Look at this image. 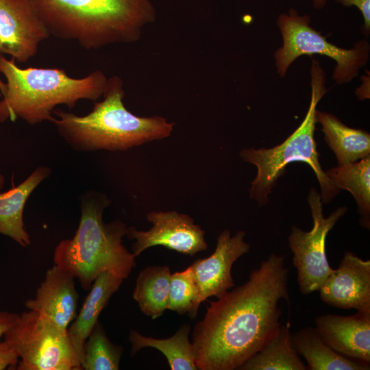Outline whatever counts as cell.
I'll return each instance as SVG.
<instances>
[{"mask_svg":"<svg viewBox=\"0 0 370 370\" xmlns=\"http://www.w3.org/2000/svg\"><path fill=\"white\" fill-rule=\"evenodd\" d=\"M284 260L271 254L246 282L209 302L192 335L198 370L238 369L275 333L279 302H289Z\"/></svg>","mask_w":370,"mask_h":370,"instance_id":"cell-1","label":"cell"},{"mask_svg":"<svg viewBox=\"0 0 370 370\" xmlns=\"http://www.w3.org/2000/svg\"><path fill=\"white\" fill-rule=\"evenodd\" d=\"M50 35L90 50L138 40L156 19L149 0H29Z\"/></svg>","mask_w":370,"mask_h":370,"instance_id":"cell-2","label":"cell"},{"mask_svg":"<svg viewBox=\"0 0 370 370\" xmlns=\"http://www.w3.org/2000/svg\"><path fill=\"white\" fill-rule=\"evenodd\" d=\"M123 80L113 76L108 79L103 100L95 101L90 113L77 116L54 110L58 119L53 117L50 122L64 140L79 151H124L169 137L174 123L162 116L141 117L127 110L123 101Z\"/></svg>","mask_w":370,"mask_h":370,"instance_id":"cell-3","label":"cell"},{"mask_svg":"<svg viewBox=\"0 0 370 370\" xmlns=\"http://www.w3.org/2000/svg\"><path fill=\"white\" fill-rule=\"evenodd\" d=\"M110 204L103 193L86 192L81 197V216L74 236L61 241L54 250V264L77 278L86 291L101 273L125 280L136 266V256L122 243L126 224L119 219L108 223L103 220Z\"/></svg>","mask_w":370,"mask_h":370,"instance_id":"cell-4","label":"cell"},{"mask_svg":"<svg viewBox=\"0 0 370 370\" xmlns=\"http://www.w3.org/2000/svg\"><path fill=\"white\" fill-rule=\"evenodd\" d=\"M0 73L6 90L0 100V122L20 118L29 125L51 121L58 105L74 108L81 99L97 101L104 92L108 79L101 71L82 78L69 77L58 68L18 67L14 58L0 53Z\"/></svg>","mask_w":370,"mask_h":370,"instance_id":"cell-5","label":"cell"},{"mask_svg":"<svg viewBox=\"0 0 370 370\" xmlns=\"http://www.w3.org/2000/svg\"><path fill=\"white\" fill-rule=\"evenodd\" d=\"M311 99L306 115L295 131L283 143L273 148L243 149L240 156L246 162L254 164L257 175L251 183L250 197L260 206L269 201V195L278 179L285 172L286 166L294 162H302L310 165L319 181L321 190V201L328 204L339 192L323 171L314 134L316 121V107L325 94V75L319 62L312 60Z\"/></svg>","mask_w":370,"mask_h":370,"instance_id":"cell-6","label":"cell"},{"mask_svg":"<svg viewBox=\"0 0 370 370\" xmlns=\"http://www.w3.org/2000/svg\"><path fill=\"white\" fill-rule=\"evenodd\" d=\"M278 25L283 38V45L275 53L278 73L283 77L293 62L302 55L320 54L336 61L332 78L338 84L350 82L359 69L367 63L369 45L360 40L354 48L345 49L326 40L325 37L310 26L308 15L299 16L291 9L282 14Z\"/></svg>","mask_w":370,"mask_h":370,"instance_id":"cell-7","label":"cell"},{"mask_svg":"<svg viewBox=\"0 0 370 370\" xmlns=\"http://www.w3.org/2000/svg\"><path fill=\"white\" fill-rule=\"evenodd\" d=\"M3 340L20 358L16 369H82L67 330L33 310L19 314L5 333Z\"/></svg>","mask_w":370,"mask_h":370,"instance_id":"cell-8","label":"cell"},{"mask_svg":"<svg viewBox=\"0 0 370 370\" xmlns=\"http://www.w3.org/2000/svg\"><path fill=\"white\" fill-rule=\"evenodd\" d=\"M308 202L313 221L312 230L304 232L293 225L288 239L293 254V264L297 271V283L303 295L319 291L333 271L325 254V239L347 210L345 206L339 207L329 217H325L321 195L314 188L309 191Z\"/></svg>","mask_w":370,"mask_h":370,"instance_id":"cell-9","label":"cell"},{"mask_svg":"<svg viewBox=\"0 0 370 370\" xmlns=\"http://www.w3.org/2000/svg\"><path fill=\"white\" fill-rule=\"evenodd\" d=\"M147 219L152 224L147 231L127 227L125 236L135 239L132 250L136 257L145 249L158 245L190 256L208 248L204 230L186 214L152 211L147 214Z\"/></svg>","mask_w":370,"mask_h":370,"instance_id":"cell-10","label":"cell"},{"mask_svg":"<svg viewBox=\"0 0 370 370\" xmlns=\"http://www.w3.org/2000/svg\"><path fill=\"white\" fill-rule=\"evenodd\" d=\"M49 36L29 0H0V53L26 62Z\"/></svg>","mask_w":370,"mask_h":370,"instance_id":"cell-11","label":"cell"},{"mask_svg":"<svg viewBox=\"0 0 370 370\" xmlns=\"http://www.w3.org/2000/svg\"><path fill=\"white\" fill-rule=\"evenodd\" d=\"M245 233L238 231L231 236L229 230L222 231L214 252L195 260L192 267L199 292L201 303L211 297L219 298L235 285L232 275L233 264L250 249L244 241Z\"/></svg>","mask_w":370,"mask_h":370,"instance_id":"cell-12","label":"cell"},{"mask_svg":"<svg viewBox=\"0 0 370 370\" xmlns=\"http://www.w3.org/2000/svg\"><path fill=\"white\" fill-rule=\"evenodd\" d=\"M323 302L340 309L370 311V260L345 251L319 290Z\"/></svg>","mask_w":370,"mask_h":370,"instance_id":"cell-13","label":"cell"},{"mask_svg":"<svg viewBox=\"0 0 370 370\" xmlns=\"http://www.w3.org/2000/svg\"><path fill=\"white\" fill-rule=\"evenodd\" d=\"M77 300L75 278L54 264L47 271L35 297L26 300L25 306L67 330L76 317Z\"/></svg>","mask_w":370,"mask_h":370,"instance_id":"cell-14","label":"cell"},{"mask_svg":"<svg viewBox=\"0 0 370 370\" xmlns=\"http://www.w3.org/2000/svg\"><path fill=\"white\" fill-rule=\"evenodd\" d=\"M315 325L321 338L336 352L369 365L370 311L349 316L324 314L316 318Z\"/></svg>","mask_w":370,"mask_h":370,"instance_id":"cell-15","label":"cell"},{"mask_svg":"<svg viewBox=\"0 0 370 370\" xmlns=\"http://www.w3.org/2000/svg\"><path fill=\"white\" fill-rule=\"evenodd\" d=\"M47 166H38L17 186L5 192H0V234L7 236L23 247L31 244L27 232L23 211L27 199L36 188L51 174ZM4 176L0 173V190L3 186Z\"/></svg>","mask_w":370,"mask_h":370,"instance_id":"cell-16","label":"cell"},{"mask_svg":"<svg viewBox=\"0 0 370 370\" xmlns=\"http://www.w3.org/2000/svg\"><path fill=\"white\" fill-rule=\"evenodd\" d=\"M123 279L105 271L92 283L79 313L67 329V334L82 365L85 342L98 322L99 314L118 291Z\"/></svg>","mask_w":370,"mask_h":370,"instance_id":"cell-17","label":"cell"},{"mask_svg":"<svg viewBox=\"0 0 370 370\" xmlns=\"http://www.w3.org/2000/svg\"><path fill=\"white\" fill-rule=\"evenodd\" d=\"M316 121L322 126L324 139L336 155L338 165L369 156L370 135L362 130L344 125L330 113L316 110Z\"/></svg>","mask_w":370,"mask_h":370,"instance_id":"cell-18","label":"cell"},{"mask_svg":"<svg viewBox=\"0 0 370 370\" xmlns=\"http://www.w3.org/2000/svg\"><path fill=\"white\" fill-rule=\"evenodd\" d=\"M297 354L307 362L308 370H369L366 365L349 359L333 349L319 334L316 328L308 327L292 334Z\"/></svg>","mask_w":370,"mask_h":370,"instance_id":"cell-19","label":"cell"},{"mask_svg":"<svg viewBox=\"0 0 370 370\" xmlns=\"http://www.w3.org/2000/svg\"><path fill=\"white\" fill-rule=\"evenodd\" d=\"M291 323L281 324L268 341L241 370H308L292 343Z\"/></svg>","mask_w":370,"mask_h":370,"instance_id":"cell-20","label":"cell"},{"mask_svg":"<svg viewBox=\"0 0 370 370\" xmlns=\"http://www.w3.org/2000/svg\"><path fill=\"white\" fill-rule=\"evenodd\" d=\"M190 326L184 324L171 337L155 338L131 330L128 339L134 356L144 347H153L163 354L171 370H198L195 365L194 347L189 341Z\"/></svg>","mask_w":370,"mask_h":370,"instance_id":"cell-21","label":"cell"},{"mask_svg":"<svg viewBox=\"0 0 370 370\" xmlns=\"http://www.w3.org/2000/svg\"><path fill=\"white\" fill-rule=\"evenodd\" d=\"M326 175L338 189L347 190L354 197L360 223L370 227V156L327 170Z\"/></svg>","mask_w":370,"mask_h":370,"instance_id":"cell-22","label":"cell"},{"mask_svg":"<svg viewBox=\"0 0 370 370\" xmlns=\"http://www.w3.org/2000/svg\"><path fill=\"white\" fill-rule=\"evenodd\" d=\"M171 270L167 266H151L141 270L136 280L133 298L141 312L156 319L168 308Z\"/></svg>","mask_w":370,"mask_h":370,"instance_id":"cell-23","label":"cell"},{"mask_svg":"<svg viewBox=\"0 0 370 370\" xmlns=\"http://www.w3.org/2000/svg\"><path fill=\"white\" fill-rule=\"evenodd\" d=\"M123 352L114 344L98 321L87 338L84 347L82 368L85 370H118Z\"/></svg>","mask_w":370,"mask_h":370,"instance_id":"cell-24","label":"cell"},{"mask_svg":"<svg viewBox=\"0 0 370 370\" xmlns=\"http://www.w3.org/2000/svg\"><path fill=\"white\" fill-rule=\"evenodd\" d=\"M199 292L191 266L171 273L167 309L193 319L201 304Z\"/></svg>","mask_w":370,"mask_h":370,"instance_id":"cell-25","label":"cell"},{"mask_svg":"<svg viewBox=\"0 0 370 370\" xmlns=\"http://www.w3.org/2000/svg\"><path fill=\"white\" fill-rule=\"evenodd\" d=\"M18 356L11 345L5 340L0 342V370L16 369Z\"/></svg>","mask_w":370,"mask_h":370,"instance_id":"cell-26","label":"cell"},{"mask_svg":"<svg viewBox=\"0 0 370 370\" xmlns=\"http://www.w3.org/2000/svg\"><path fill=\"white\" fill-rule=\"evenodd\" d=\"M346 6L356 5L362 12L365 24L363 32L369 35L370 32V0H336Z\"/></svg>","mask_w":370,"mask_h":370,"instance_id":"cell-27","label":"cell"},{"mask_svg":"<svg viewBox=\"0 0 370 370\" xmlns=\"http://www.w3.org/2000/svg\"><path fill=\"white\" fill-rule=\"evenodd\" d=\"M18 314L8 311H0V342L8 330L14 324Z\"/></svg>","mask_w":370,"mask_h":370,"instance_id":"cell-28","label":"cell"},{"mask_svg":"<svg viewBox=\"0 0 370 370\" xmlns=\"http://www.w3.org/2000/svg\"><path fill=\"white\" fill-rule=\"evenodd\" d=\"M326 0H314V5L316 8H321L325 5Z\"/></svg>","mask_w":370,"mask_h":370,"instance_id":"cell-29","label":"cell"},{"mask_svg":"<svg viewBox=\"0 0 370 370\" xmlns=\"http://www.w3.org/2000/svg\"><path fill=\"white\" fill-rule=\"evenodd\" d=\"M5 90H6V84L0 78V97H2V95L4 94Z\"/></svg>","mask_w":370,"mask_h":370,"instance_id":"cell-30","label":"cell"}]
</instances>
